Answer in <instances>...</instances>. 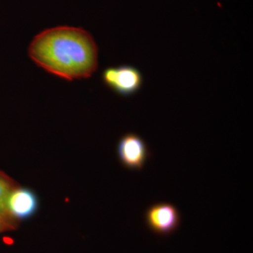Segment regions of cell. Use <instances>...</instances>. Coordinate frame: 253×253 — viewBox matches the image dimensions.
Instances as JSON below:
<instances>
[{"label":"cell","mask_w":253,"mask_h":253,"mask_svg":"<svg viewBox=\"0 0 253 253\" xmlns=\"http://www.w3.org/2000/svg\"><path fill=\"white\" fill-rule=\"evenodd\" d=\"M101 78L108 88L124 96L136 94L143 84V76L139 70L128 65L106 68Z\"/></svg>","instance_id":"7a4b0ae2"},{"label":"cell","mask_w":253,"mask_h":253,"mask_svg":"<svg viewBox=\"0 0 253 253\" xmlns=\"http://www.w3.org/2000/svg\"><path fill=\"white\" fill-rule=\"evenodd\" d=\"M117 152L120 161L125 168L140 170L151 156L146 141L134 133L125 134L118 144Z\"/></svg>","instance_id":"277c9868"},{"label":"cell","mask_w":253,"mask_h":253,"mask_svg":"<svg viewBox=\"0 0 253 253\" xmlns=\"http://www.w3.org/2000/svg\"><path fill=\"white\" fill-rule=\"evenodd\" d=\"M17 187L14 180L0 172V221L6 224L9 229H14L16 221L8 211V199L11 193Z\"/></svg>","instance_id":"8992f818"},{"label":"cell","mask_w":253,"mask_h":253,"mask_svg":"<svg viewBox=\"0 0 253 253\" xmlns=\"http://www.w3.org/2000/svg\"><path fill=\"white\" fill-rule=\"evenodd\" d=\"M6 230H9V228L7 227V226L5 225L4 223L1 222V221H0V232Z\"/></svg>","instance_id":"52a82bcc"},{"label":"cell","mask_w":253,"mask_h":253,"mask_svg":"<svg viewBox=\"0 0 253 253\" xmlns=\"http://www.w3.org/2000/svg\"><path fill=\"white\" fill-rule=\"evenodd\" d=\"M148 228L156 235L167 236L175 232L181 224V214L174 205L161 202L151 205L145 212Z\"/></svg>","instance_id":"3957f363"},{"label":"cell","mask_w":253,"mask_h":253,"mask_svg":"<svg viewBox=\"0 0 253 253\" xmlns=\"http://www.w3.org/2000/svg\"><path fill=\"white\" fill-rule=\"evenodd\" d=\"M38 208V198L32 190L16 188L10 194L7 202L8 211L16 219H26L36 212Z\"/></svg>","instance_id":"5b68a950"},{"label":"cell","mask_w":253,"mask_h":253,"mask_svg":"<svg viewBox=\"0 0 253 253\" xmlns=\"http://www.w3.org/2000/svg\"><path fill=\"white\" fill-rule=\"evenodd\" d=\"M28 55L37 66L68 81L90 78L99 64L94 38L83 28L71 26L42 31L31 41Z\"/></svg>","instance_id":"6da1fadb"}]
</instances>
